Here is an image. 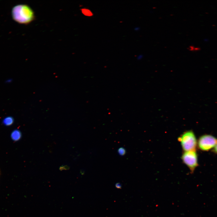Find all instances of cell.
Wrapping results in <instances>:
<instances>
[{
  "mask_svg": "<svg viewBox=\"0 0 217 217\" xmlns=\"http://www.w3.org/2000/svg\"><path fill=\"white\" fill-rule=\"evenodd\" d=\"M13 19L17 23L27 24L35 18L34 12L29 6L24 4L18 5L14 7L12 11Z\"/></svg>",
  "mask_w": 217,
  "mask_h": 217,
  "instance_id": "cell-1",
  "label": "cell"
},
{
  "mask_svg": "<svg viewBox=\"0 0 217 217\" xmlns=\"http://www.w3.org/2000/svg\"><path fill=\"white\" fill-rule=\"evenodd\" d=\"M178 140L181 142L182 147L184 151L195 150L197 145L196 138L193 132L188 131L184 132Z\"/></svg>",
  "mask_w": 217,
  "mask_h": 217,
  "instance_id": "cell-2",
  "label": "cell"
},
{
  "mask_svg": "<svg viewBox=\"0 0 217 217\" xmlns=\"http://www.w3.org/2000/svg\"><path fill=\"white\" fill-rule=\"evenodd\" d=\"M217 143V139L214 136L209 134L201 136L198 141V146L200 150L208 151L214 147Z\"/></svg>",
  "mask_w": 217,
  "mask_h": 217,
  "instance_id": "cell-3",
  "label": "cell"
},
{
  "mask_svg": "<svg viewBox=\"0 0 217 217\" xmlns=\"http://www.w3.org/2000/svg\"><path fill=\"white\" fill-rule=\"evenodd\" d=\"M196 150L184 151L181 157L183 162L192 172L197 166L198 157Z\"/></svg>",
  "mask_w": 217,
  "mask_h": 217,
  "instance_id": "cell-4",
  "label": "cell"
},
{
  "mask_svg": "<svg viewBox=\"0 0 217 217\" xmlns=\"http://www.w3.org/2000/svg\"><path fill=\"white\" fill-rule=\"evenodd\" d=\"M21 132L18 130H14L11 133V137L12 140L15 141L19 140L21 137Z\"/></svg>",
  "mask_w": 217,
  "mask_h": 217,
  "instance_id": "cell-5",
  "label": "cell"
},
{
  "mask_svg": "<svg viewBox=\"0 0 217 217\" xmlns=\"http://www.w3.org/2000/svg\"><path fill=\"white\" fill-rule=\"evenodd\" d=\"M14 122L13 118L11 116H8L5 118L2 121L3 124L5 126H9L11 125Z\"/></svg>",
  "mask_w": 217,
  "mask_h": 217,
  "instance_id": "cell-6",
  "label": "cell"
},
{
  "mask_svg": "<svg viewBox=\"0 0 217 217\" xmlns=\"http://www.w3.org/2000/svg\"><path fill=\"white\" fill-rule=\"evenodd\" d=\"M82 13L85 15L88 16H91L93 15L92 12L89 9L83 8L81 10Z\"/></svg>",
  "mask_w": 217,
  "mask_h": 217,
  "instance_id": "cell-7",
  "label": "cell"
},
{
  "mask_svg": "<svg viewBox=\"0 0 217 217\" xmlns=\"http://www.w3.org/2000/svg\"><path fill=\"white\" fill-rule=\"evenodd\" d=\"M118 154L122 156H124L126 153V150L123 147L119 148L118 150Z\"/></svg>",
  "mask_w": 217,
  "mask_h": 217,
  "instance_id": "cell-8",
  "label": "cell"
},
{
  "mask_svg": "<svg viewBox=\"0 0 217 217\" xmlns=\"http://www.w3.org/2000/svg\"><path fill=\"white\" fill-rule=\"evenodd\" d=\"M115 187L117 188L121 189V188L122 185L120 183H117L115 184Z\"/></svg>",
  "mask_w": 217,
  "mask_h": 217,
  "instance_id": "cell-9",
  "label": "cell"
},
{
  "mask_svg": "<svg viewBox=\"0 0 217 217\" xmlns=\"http://www.w3.org/2000/svg\"><path fill=\"white\" fill-rule=\"evenodd\" d=\"M213 151L216 153L217 154V143L213 149Z\"/></svg>",
  "mask_w": 217,
  "mask_h": 217,
  "instance_id": "cell-10",
  "label": "cell"
},
{
  "mask_svg": "<svg viewBox=\"0 0 217 217\" xmlns=\"http://www.w3.org/2000/svg\"><path fill=\"white\" fill-rule=\"evenodd\" d=\"M12 80L11 79H9L7 80L6 82L7 83H10L11 82Z\"/></svg>",
  "mask_w": 217,
  "mask_h": 217,
  "instance_id": "cell-11",
  "label": "cell"
}]
</instances>
